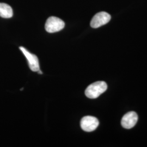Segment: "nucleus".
I'll return each mask as SVG.
<instances>
[{"instance_id":"nucleus-1","label":"nucleus","mask_w":147,"mask_h":147,"mask_svg":"<svg viewBox=\"0 0 147 147\" xmlns=\"http://www.w3.org/2000/svg\"><path fill=\"white\" fill-rule=\"evenodd\" d=\"M107 85L104 81H98L90 84L85 90V94L90 99H95L104 93Z\"/></svg>"},{"instance_id":"nucleus-2","label":"nucleus","mask_w":147,"mask_h":147,"mask_svg":"<svg viewBox=\"0 0 147 147\" xmlns=\"http://www.w3.org/2000/svg\"><path fill=\"white\" fill-rule=\"evenodd\" d=\"M65 24L62 20L57 17L51 16L46 21L45 28L49 33H55L62 30Z\"/></svg>"},{"instance_id":"nucleus-3","label":"nucleus","mask_w":147,"mask_h":147,"mask_svg":"<svg viewBox=\"0 0 147 147\" xmlns=\"http://www.w3.org/2000/svg\"><path fill=\"white\" fill-rule=\"evenodd\" d=\"M99 125V122L96 118L93 116H87L83 117L80 122L82 129L86 132L95 130Z\"/></svg>"},{"instance_id":"nucleus-4","label":"nucleus","mask_w":147,"mask_h":147,"mask_svg":"<svg viewBox=\"0 0 147 147\" xmlns=\"http://www.w3.org/2000/svg\"><path fill=\"white\" fill-rule=\"evenodd\" d=\"M111 16L105 11L99 12L96 14L90 21V26L94 28H97L107 24L110 21Z\"/></svg>"},{"instance_id":"nucleus-5","label":"nucleus","mask_w":147,"mask_h":147,"mask_svg":"<svg viewBox=\"0 0 147 147\" xmlns=\"http://www.w3.org/2000/svg\"><path fill=\"white\" fill-rule=\"evenodd\" d=\"M19 48L27 59L30 68L32 71L37 72L38 70H39V64L37 56L28 51L25 47H21Z\"/></svg>"},{"instance_id":"nucleus-6","label":"nucleus","mask_w":147,"mask_h":147,"mask_svg":"<svg viewBox=\"0 0 147 147\" xmlns=\"http://www.w3.org/2000/svg\"><path fill=\"white\" fill-rule=\"evenodd\" d=\"M138 121V115L134 111H130L123 117L121 124L122 126L127 129H131L136 124Z\"/></svg>"},{"instance_id":"nucleus-7","label":"nucleus","mask_w":147,"mask_h":147,"mask_svg":"<svg viewBox=\"0 0 147 147\" xmlns=\"http://www.w3.org/2000/svg\"><path fill=\"white\" fill-rule=\"evenodd\" d=\"M13 16V11L10 5L0 3V16L3 18H11Z\"/></svg>"},{"instance_id":"nucleus-8","label":"nucleus","mask_w":147,"mask_h":147,"mask_svg":"<svg viewBox=\"0 0 147 147\" xmlns=\"http://www.w3.org/2000/svg\"><path fill=\"white\" fill-rule=\"evenodd\" d=\"M37 72H38V73L40 74H42V71L41 70H38Z\"/></svg>"}]
</instances>
